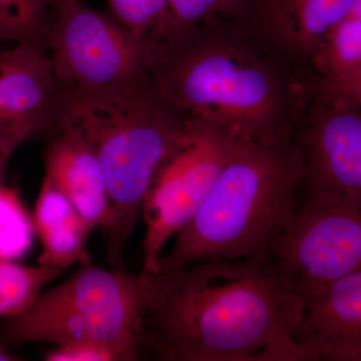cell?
Here are the masks:
<instances>
[{
  "label": "cell",
  "instance_id": "cell-23",
  "mask_svg": "<svg viewBox=\"0 0 361 361\" xmlns=\"http://www.w3.org/2000/svg\"><path fill=\"white\" fill-rule=\"evenodd\" d=\"M23 360L20 356L14 355V353L9 351L7 346L0 343V361H20Z\"/></svg>",
  "mask_w": 361,
  "mask_h": 361
},
{
  "label": "cell",
  "instance_id": "cell-14",
  "mask_svg": "<svg viewBox=\"0 0 361 361\" xmlns=\"http://www.w3.org/2000/svg\"><path fill=\"white\" fill-rule=\"evenodd\" d=\"M32 219L42 243L39 265L63 271L92 260L87 248L92 230L70 199L45 176Z\"/></svg>",
  "mask_w": 361,
  "mask_h": 361
},
{
  "label": "cell",
  "instance_id": "cell-1",
  "mask_svg": "<svg viewBox=\"0 0 361 361\" xmlns=\"http://www.w3.org/2000/svg\"><path fill=\"white\" fill-rule=\"evenodd\" d=\"M302 318L269 257L197 263L155 274L147 350L164 361H315Z\"/></svg>",
  "mask_w": 361,
  "mask_h": 361
},
{
  "label": "cell",
  "instance_id": "cell-2",
  "mask_svg": "<svg viewBox=\"0 0 361 361\" xmlns=\"http://www.w3.org/2000/svg\"><path fill=\"white\" fill-rule=\"evenodd\" d=\"M173 109L146 75L110 89L59 92L52 113L58 127L84 137L103 171L111 209L106 246L111 268H126V247L147 193L186 130Z\"/></svg>",
  "mask_w": 361,
  "mask_h": 361
},
{
  "label": "cell",
  "instance_id": "cell-3",
  "mask_svg": "<svg viewBox=\"0 0 361 361\" xmlns=\"http://www.w3.org/2000/svg\"><path fill=\"white\" fill-rule=\"evenodd\" d=\"M302 157L287 137H240L210 193L161 255L158 273L197 263L268 257L272 240L297 212Z\"/></svg>",
  "mask_w": 361,
  "mask_h": 361
},
{
  "label": "cell",
  "instance_id": "cell-7",
  "mask_svg": "<svg viewBox=\"0 0 361 361\" xmlns=\"http://www.w3.org/2000/svg\"><path fill=\"white\" fill-rule=\"evenodd\" d=\"M240 137L206 121L187 123L182 140L161 164L142 203V273H158L166 244L199 210Z\"/></svg>",
  "mask_w": 361,
  "mask_h": 361
},
{
  "label": "cell",
  "instance_id": "cell-17",
  "mask_svg": "<svg viewBox=\"0 0 361 361\" xmlns=\"http://www.w3.org/2000/svg\"><path fill=\"white\" fill-rule=\"evenodd\" d=\"M35 234L32 215L16 188L0 182V261L21 260L32 251Z\"/></svg>",
  "mask_w": 361,
  "mask_h": 361
},
{
  "label": "cell",
  "instance_id": "cell-18",
  "mask_svg": "<svg viewBox=\"0 0 361 361\" xmlns=\"http://www.w3.org/2000/svg\"><path fill=\"white\" fill-rule=\"evenodd\" d=\"M51 0H0V42L40 44L47 37Z\"/></svg>",
  "mask_w": 361,
  "mask_h": 361
},
{
  "label": "cell",
  "instance_id": "cell-4",
  "mask_svg": "<svg viewBox=\"0 0 361 361\" xmlns=\"http://www.w3.org/2000/svg\"><path fill=\"white\" fill-rule=\"evenodd\" d=\"M154 278L126 268L104 269L92 260L82 263L63 283L40 292L20 314L6 318L0 343L104 342L140 360L147 350L145 315Z\"/></svg>",
  "mask_w": 361,
  "mask_h": 361
},
{
  "label": "cell",
  "instance_id": "cell-22",
  "mask_svg": "<svg viewBox=\"0 0 361 361\" xmlns=\"http://www.w3.org/2000/svg\"><path fill=\"white\" fill-rule=\"evenodd\" d=\"M37 130L32 123H0V182L4 180L7 165L16 149Z\"/></svg>",
  "mask_w": 361,
  "mask_h": 361
},
{
  "label": "cell",
  "instance_id": "cell-13",
  "mask_svg": "<svg viewBox=\"0 0 361 361\" xmlns=\"http://www.w3.org/2000/svg\"><path fill=\"white\" fill-rule=\"evenodd\" d=\"M360 4L361 0H238L239 7L300 51H314L325 35Z\"/></svg>",
  "mask_w": 361,
  "mask_h": 361
},
{
  "label": "cell",
  "instance_id": "cell-16",
  "mask_svg": "<svg viewBox=\"0 0 361 361\" xmlns=\"http://www.w3.org/2000/svg\"><path fill=\"white\" fill-rule=\"evenodd\" d=\"M63 270L0 261V318L20 314Z\"/></svg>",
  "mask_w": 361,
  "mask_h": 361
},
{
  "label": "cell",
  "instance_id": "cell-24",
  "mask_svg": "<svg viewBox=\"0 0 361 361\" xmlns=\"http://www.w3.org/2000/svg\"><path fill=\"white\" fill-rule=\"evenodd\" d=\"M56 1H59V0H51L52 6H54V4H56Z\"/></svg>",
  "mask_w": 361,
  "mask_h": 361
},
{
  "label": "cell",
  "instance_id": "cell-5",
  "mask_svg": "<svg viewBox=\"0 0 361 361\" xmlns=\"http://www.w3.org/2000/svg\"><path fill=\"white\" fill-rule=\"evenodd\" d=\"M155 87L173 108L193 111L198 120L258 140L287 137L276 129L277 85L265 68L243 54L212 47L183 56L156 47L149 68Z\"/></svg>",
  "mask_w": 361,
  "mask_h": 361
},
{
  "label": "cell",
  "instance_id": "cell-8",
  "mask_svg": "<svg viewBox=\"0 0 361 361\" xmlns=\"http://www.w3.org/2000/svg\"><path fill=\"white\" fill-rule=\"evenodd\" d=\"M47 30L59 90L110 89L146 75L156 44L90 9L82 0H59Z\"/></svg>",
  "mask_w": 361,
  "mask_h": 361
},
{
  "label": "cell",
  "instance_id": "cell-20",
  "mask_svg": "<svg viewBox=\"0 0 361 361\" xmlns=\"http://www.w3.org/2000/svg\"><path fill=\"white\" fill-rule=\"evenodd\" d=\"M45 361H137L127 349L97 341L59 344L44 356Z\"/></svg>",
  "mask_w": 361,
  "mask_h": 361
},
{
  "label": "cell",
  "instance_id": "cell-10",
  "mask_svg": "<svg viewBox=\"0 0 361 361\" xmlns=\"http://www.w3.org/2000/svg\"><path fill=\"white\" fill-rule=\"evenodd\" d=\"M302 301L304 341L316 360H361V269Z\"/></svg>",
  "mask_w": 361,
  "mask_h": 361
},
{
  "label": "cell",
  "instance_id": "cell-19",
  "mask_svg": "<svg viewBox=\"0 0 361 361\" xmlns=\"http://www.w3.org/2000/svg\"><path fill=\"white\" fill-rule=\"evenodd\" d=\"M121 25L149 39L173 32L167 0H109Z\"/></svg>",
  "mask_w": 361,
  "mask_h": 361
},
{
  "label": "cell",
  "instance_id": "cell-11",
  "mask_svg": "<svg viewBox=\"0 0 361 361\" xmlns=\"http://www.w3.org/2000/svg\"><path fill=\"white\" fill-rule=\"evenodd\" d=\"M59 134L45 152V177L58 186L90 230L110 228L111 209L96 154L78 133L58 127Z\"/></svg>",
  "mask_w": 361,
  "mask_h": 361
},
{
  "label": "cell",
  "instance_id": "cell-12",
  "mask_svg": "<svg viewBox=\"0 0 361 361\" xmlns=\"http://www.w3.org/2000/svg\"><path fill=\"white\" fill-rule=\"evenodd\" d=\"M51 59L40 44L20 42L0 51V123H32L52 116L59 94Z\"/></svg>",
  "mask_w": 361,
  "mask_h": 361
},
{
  "label": "cell",
  "instance_id": "cell-9",
  "mask_svg": "<svg viewBox=\"0 0 361 361\" xmlns=\"http://www.w3.org/2000/svg\"><path fill=\"white\" fill-rule=\"evenodd\" d=\"M357 106L334 104L297 146L304 193H327L361 203V118Z\"/></svg>",
  "mask_w": 361,
  "mask_h": 361
},
{
  "label": "cell",
  "instance_id": "cell-6",
  "mask_svg": "<svg viewBox=\"0 0 361 361\" xmlns=\"http://www.w3.org/2000/svg\"><path fill=\"white\" fill-rule=\"evenodd\" d=\"M268 257L297 296L361 269V203L327 193H304L290 225L271 242Z\"/></svg>",
  "mask_w": 361,
  "mask_h": 361
},
{
  "label": "cell",
  "instance_id": "cell-15",
  "mask_svg": "<svg viewBox=\"0 0 361 361\" xmlns=\"http://www.w3.org/2000/svg\"><path fill=\"white\" fill-rule=\"evenodd\" d=\"M334 104L360 106L361 101V4L313 51Z\"/></svg>",
  "mask_w": 361,
  "mask_h": 361
},
{
  "label": "cell",
  "instance_id": "cell-21",
  "mask_svg": "<svg viewBox=\"0 0 361 361\" xmlns=\"http://www.w3.org/2000/svg\"><path fill=\"white\" fill-rule=\"evenodd\" d=\"M235 0H167L173 30L188 26L214 13H231Z\"/></svg>",
  "mask_w": 361,
  "mask_h": 361
}]
</instances>
